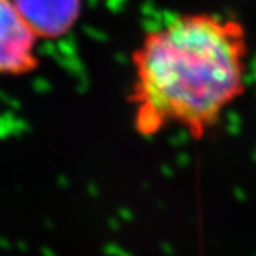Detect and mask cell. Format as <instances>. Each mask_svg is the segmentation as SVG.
Returning <instances> with one entry per match:
<instances>
[{"label": "cell", "instance_id": "1", "mask_svg": "<svg viewBox=\"0 0 256 256\" xmlns=\"http://www.w3.org/2000/svg\"><path fill=\"white\" fill-rule=\"evenodd\" d=\"M248 57L242 23L215 13H182L146 32L132 53L138 132L206 137L246 90Z\"/></svg>", "mask_w": 256, "mask_h": 256}, {"label": "cell", "instance_id": "2", "mask_svg": "<svg viewBox=\"0 0 256 256\" xmlns=\"http://www.w3.org/2000/svg\"><path fill=\"white\" fill-rule=\"evenodd\" d=\"M38 37L13 0H0V76H22L36 68Z\"/></svg>", "mask_w": 256, "mask_h": 256}, {"label": "cell", "instance_id": "3", "mask_svg": "<svg viewBox=\"0 0 256 256\" xmlns=\"http://www.w3.org/2000/svg\"><path fill=\"white\" fill-rule=\"evenodd\" d=\"M38 38H56L72 30L78 20L82 0H13Z\"/></svg>", "mask_w": 256, "mask_h": 256}]
</instances>
